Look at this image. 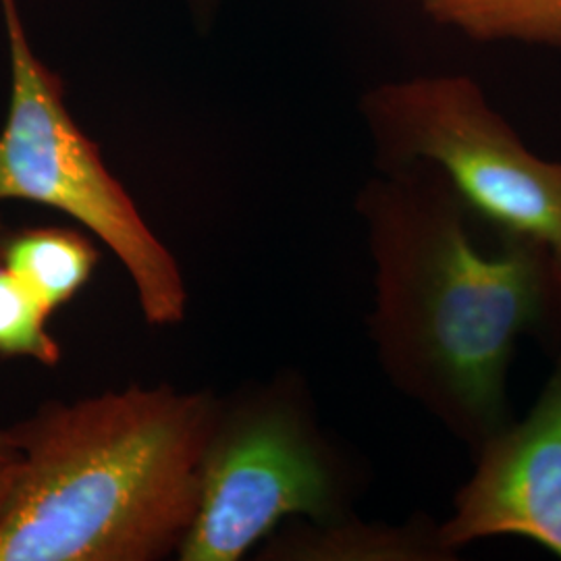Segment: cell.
<instances>
[{
    "label": "cell",
    "instance_id": "obj_1",
    "mask_svg": "<svg viewBox=\"0 0 561 561\" xmlns=\"http://www.w3.org/2000/svg\"><path fill=\"white\" fill-rule=\"evenodd\" d=\"M375 262L370 333L403 396L477 451L512 421L522 340L561 350V266L537 241L482 236L442 173L381 169L358 196Z\"/></svg>",
    "mask_w": 561,
    "mask_h": 561
},
{
    "label": "cell",
    "instance_id": "obj_2",
    "mask_svg": "<svg viewBox=\"0 0 561 561\" xmlns=\"http://www.w3.org/2000/svg\"><path fill=\"white\" fill-rule=\"evenodd\" d=\"M221 419L208 393L131 387L46 403L9 428L18 477L0 561H152L180 551Z\"/></svg>",
    "mask_w": 561,
    "mask_h": 561
},
{
    "label": "cell",
    "instance_id": "obj_3",
    "mask_svg": "<svg viewBox=\"0 0 561 561\" xmlns=\"http://www.w3.org/2000/svg\"><path fill=\"white\" fill-rule=\"evenodd\" d=\"M360 108L381 169H437L481 231L537 241L561 266V161L533 152L477 81L460 73L387 81Z\"/></svg>",
    "mask_w": 561,
    "mask_h": 561
},
{
    "label": "cell",
    "instance_id": "obj_4",
    "mask_svg": "<svg viewBox=\"0 0 561 561\" xmlns=\"http://www.w3.org/2000/svg\"><path fill=\"white\" fill-rule=\"evenodd\" d=\"M0 9L11 65L9 113L0 131V202H34L80 221L129 273L146 321L180 322L187 296L173 254L71 117L62 81L32 48L18 0H0Z\"/></svg>",
    "mask_w": 561,
    "mask_h": 561
},
{
    "label": "cell",
    "instance_id": "obj_5",
    "mask_svg": "<svg viewBox=\"0 0 561 561\" xmlns=\"http://www.w3.org/2000/svg\"><path fill=\"white\" fill-rule=\"evenodd\" d=\"M352 477L298 398L268 396L221 414L180 560L236 561L289 516L343 520Z\"/></svg>",
    "mask_w": 561,
    "mask_h": 561
},
{
    "label": "cell",
    "instance_id": "obj_6",
    "mask_svg": "<svg viewBox=\"0 0 561 561\" xmlns=\"http://www.w3.org/2000/svg\"><path fill=\"white\" fill-rule=\"evenodd\" d=\"M474 454V472L439 524L445 545L524 539L561 560V350L539 400Z\"/></svg>",
    "mask_w": 561,
    "mask_h": 561
},
{
    "label": "cell",
    "instance_id": "obj_7",
    "mask_svg": "<svg viewBox=\"0 0 561 561\" xmlns=\"http://www.w3.org/2000/svg\"><path fill=\"white\" fill-rule=\"evenodd\" d=\"M294 560H458L442 537V528L431 518L405 526H364L347 518L317 524L285 545Z\"/></svg>",
    "mask_w": 561,
    "mask_h": 561
},
{
    "label": "cell",
    "instance_id": "obj_8",
    "mask_svg": "<svg viewBox=\"0 0 561 561\" xmlns=\"http://www.w3.org/2000/svg\"><path fill=\"white\" fill-rule=\"evenodd\" d=\"M96 259V250L90 241L62 227L25 229L7 236L0 254V262L50 314L88 283Z\"/></svg>",
    "mask_w": 561,
    "mask_h": 561
},
{
    "label": "cell",
    "instance_id": "obj_9",
    "mask_svg": "<svg viewBox=\"0 0 561 561\" xmlns=\"http://www.w3.org/2000/svg\"><path fill=\"white\" fill-rule=\"evenodd\" d=\"M422 7L472 41L561 48V0H422Z\"/></svg>",
    "mask_w": 561,
    "mask_h": 561
},
{
    "label": "cell",
    "instance_id": "obj_10",
    "mask_svg": "<svg viewBox=\"0 0 561 561\" xmlns=\"http://www.w3.org/2000/svg\"><path fill=\"white\" fill-rule=\"evenodd\" d=\"M48 317L46 306L0 262V356L59 364L60 345L46 329Z\"/></svg>",
    "mask_w": 561,
    "mask_h": 561
},
{
    "label": "cell",
    "instance_id": "obj_11",
    "mask_svg": "<svg viewBox=\"0 0 561 561\" xmlns=\"http://www.w3.org/2000/svg\"><path fill=\"white\" fill-rule=\"evenodd\" d=\"M4 238H7V233H4V229H2V225H0V254H2ZM18 460H20V449H18V445L11 439L9 431H2V428H0V466L13 463V461Z\"/></svg>",
    "mask_w": 561,
    "mask_h": 561
},
{
    "label": "cell",
    "instance_id": "obj_12",
    "mask_svg": "<svg viewBox=\"0 0 561 561\" xmlns=\"http://www.w3.org/2000/svg\"><path fill=\"white\" fill-rule=\"evenodd\" d=\"M18 466H20V460L0 466V510H2V505L7 502V497H9V493H11V486H13V482H15Z\"/></svg>",
    "mask_w": 561,
    "mask_h": 561
}]
</instances>
